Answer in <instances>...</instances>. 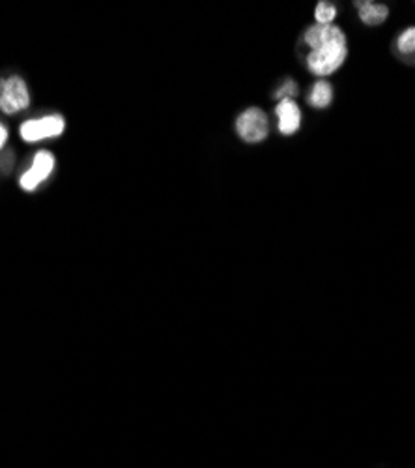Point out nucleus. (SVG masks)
<instances>
[{
    "mask_svg": "<svg viewBox=\"0 0 415 468\" xmlns=\"http://www.w3.org/2000/svg\"><path fill=\"white\" fill-rule=\"evenodd\" d=\"M304 40L311 47L307 66L315 76L327 78L345 64L348 55L347 36L338 26L315 25L307 28Z\"/></svg>",
    "mask_w": 415,
    "mask_h": 468,
    "instance_id": "f257e3e1",
    "label": "nucleus"
},
{
    "mask_svg": "<svg viewBox=\"0 0 415 468\" xmlns=\"http://www.w3.org/2000/svg\"><path fill=\"white\" fill-rule=\"evenodd\" d=\"M30 105V90L26 81L19 76L0 78V111L17 115Z\"/></svg>",
    "mask_w": 415,
    "mask_h": 468,
    "instance_id": "f03ea898",
    "label": "nucleus"
},
{
    "mask_svg": "<svg viewBox=\"0 0 415 468\" xmlns=\"http://www.w3.org/2000/svg\"><path fill=\"white\" fill-rule=\"evenodd\" d=\"M66 130V120L62 115H47L42 119L25 120L19 128V135L25 142H40L46 139L60 137Z\"/></svg>",
    "mask_w": 415,
    "mask_h": 468,
    "instance_id": "7ed1b4c3",
    "label": "nucleus"
},
{
    "mask_svg": "<svg viewBox=\"0 0 415 468\" xmlns=\"http://www.w3.org/2000/svg\"><path fill=\"white\" fill-rule=\"evenodd\" d=\"M55 156L49 151L36 152L32 165L25 171V174L19 178V186L25 192H36L44 182H47L49 176L55 171Z\"/></svg>",
    "mask_w": 415,
    "mask_h": 468,
    "instance_id": "20e7f679",
    "label": "nucleus"
},
{
    "mask_svg": "<svg viewBox=\"0 0 415 468\" xmlns=\"http://www.w3.org/2000/svg\"><path fill=\"white\" fill-rule=\"evenodd\" d=\"M236 131L245 142H260L268 137V117L258 107H249L236 119Z\"/></svg>",
    "mask_w": 415,
    "mask_h": 468,
    "instance_id": "39448f33",
    "label": "nucleus"
},
{
    "mask_svg": "<svg viewBox=\"0 0 415 468\" xmlns=\"http://www.w3.org/2000/svg\"><path fill=\"white\" fill-rule=\"evenodd\" d=\"M275 115L279 119V131L283 135H294L299 130L301 111L292 98L279 101L275 107Z\"/></svg>",
    "mask_w": 415,
    "mask_h": 468,
    "instance_id": "423d86ee",
    "label": "nucleus"
},
{
    "mask_svg": "<svg viewBox=\"0 0 415 468\" xmlns=\"http://www.w3.org/2000/svg\"><path fill=\"white\" fill-rule=\"evenodd\" d=\"M359 10V17L365 25H382L388 16L389 10L386 5H379V3H358L356 5Z\"/></svg>",
    "mask_w": 415,
    "mask_h": 468,
    "instance_id": "0eeeda50",
    "label": "nucleus"
},
{
    "mask_svg": "<svg viewBox=\"0 0 415 468\" xmlns=\"http://www.w3.org/2000/svg\"><path fill=\"white\" fill-rule=\"evenodd\" d=\"M331 99H333V88L327 81H318L307 98L309 105L315 107V109H326V107L331 103Z\"/></svg>",
    "mask_w": 415,
    "mask_h": 468,
    "instance_id": "6e6552de",
    "label": "nucleus"
},
{
    "mask_svg": "<svg viewBox=\"0 0 415 468\" xmlns=\"http://www.w3.org/2000/svg\"><path fill=\"white\" fill-rule=\"evenodd\" d=\"M397 47L402 55H413L415 57V26L406 28L400 36H399V42Z\"/></svg>",
    "mask_w": 415,
    "mask_h": 468,
    "instance_id": "1a4fd4ad",
    "label": "nucleus"
},
{
    "mask_svg": "<svg viewBox=\"0 0 415 468\" xmlns=\"http://www.w3.org/2000/svg\"><path fill=\"white\" fill-rule=\"evenodd\" d=\"M337 16V10L333 5L329 3H320L316 6V12H315V17L318 21V25H333V19Z\"/></svg>",
    "mask_w": 415,
    "mask_h": 468,
    "instance_id": "9d476101",
    "label": "nucleus"
},
{
    "mask_svg": "<svg viewBox=\"0 0 415 468\" xmlns=\"http://www.w3.org/2000/svg\"><path fill=\"white\" fill-rule=\"evenodd\" d=\"M296 94V85H294V81H286L279 90H277V98L279 99H290V96H294Z\"/></svg>",
    "mask_w": 415,
    "mask_h": 468,
    "instance_id": "9b49d317",
    "label": "nucleus"
},
{
    "mask_svg": "<svg viewBox=\"0 0 415 468\" xmlns=\"http://www.w3.org/2000/svg\"><path fill=\"white\" fill-rule=\"evenodd\" d=\"M6 140H8V130H6L3 124H0V151L5 149Z\"/></svg>",
    "mask_w": 415,
    "mask_h": 468,
    "instance_id": "f8f14e48",
    "label": "nucleus"
}]
</instances>
